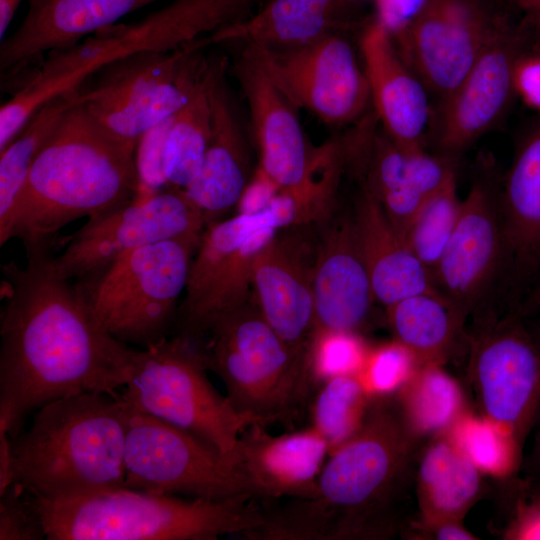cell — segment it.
Listing matches in <instances>:
<instances>
[{
    "instance_id": "49",
    "label": "cell",
    "mask_w": 540,
    "mask_h": 540,
    "mask_svg": "<svg viewBox=\"0 0 540 540\" xmlns=\"http://www.w3.org/2000/svg\"><path fill=\"white\" fill-rule=\"evenodd\" d=\"M529 305L533 308L540 309V276L536 285L534 286L533 291L531 292Z\"/></svg>"
},
{
    "instance_id": "20",
    "label": "cell",
    "mask_w": 540,
    "mask_h": 540,
    "mask_svg": "<svg viewBox=\"0 0 540 540\" xmlns=\"http://www.w3.org/2000/svg\"><path fill=\"white\" fill-rule=\"evenodd\" d=\"M266 428L249 426L230 453L247 492L261 505L311 496L329 456L326 440L311 425L280 435Z\"/></svg>"
},
{
    "instance_id": "11",
    "label": "cell",
    "mask_w": 540,
    "mask_h": 540,
    "mask_svg": "<svg viewBox=\"0 0 540 540\" xmlns=\"http://www.w3.org/2000/svg\"><path fill=\"white\" fill-rule=\"evenodd\" d=\"M294 222L290 202L276 193L261 210L206 225L178 307L174 335L199 343L220 317L245 304L256 253L277 230Z\"/></svg>"
},
{
    "instance_id": "8",
    "label": "cell",
    "mask_w": 540,
    "mask_h": 540,
    "mask_svg": "<svg viewBox=\"0 0 540 540\" xmlns=\"http://www.w3.org/2000/svg\"><path fill=\"white\" fill-rule=\"evenodd\" d=\"M234 69L258 150L256 173L291 202L298 222L318 216L332 201L345 165L342 140L310 148L294 106L244 50Z\"/></svg>"
},
{
    "instance_id": "25",
    "label": "cell",
    "mask_w": 540,
    "mask_h": 540,
    "mask_svg": "<svg viewBox=\"0 0 540 540\" xmlns=\"http://www.w3.org/2000/svg\"><path fill=\"white\" fill-rule=\"evenodd\" d=\"M312 290L316 333H356L365 323L375 297L353 215L337 218L325 234L313 263Z\"/></svg>"
},
{
    "instance_id": "22",
    "label": "cell",
    "mask_w": 540,
    "mask_h": 540,
    "mask_svg": "<svg viewBox=\"0 0 540 540\" xmlns=\"http://www.w3.org/2000/svg\"><path fill=\"white\" fill-rule=\"evenodd\" d=\"M312 271L298 242L277 233L259 249L252 265L256 306L309 370L316 334Z\"/></svg>"
},
{
    "instance_id": "12",
    "label": "cell",
    "mask_w": 540,
    "mask_h": 540,
    "mask_svg": "<svg viewBox=\"0 0 540 540\" xmlns=\"http://www.w3.org/2000/svg\"><path fill=\"white\" fill-rule=\"evenodd\" d=\"M519 16L514 0H425L390 34L440 108L491 40Z\"/></svg>"
},
{
    "instance_id": "45",
    "label": "cell",
    "mask_w": 540,
    "mask_h": 540,
    "mask_svg": "<svg viewBox=\"0 0 540 540\" xmlns=\"http://www.w3.org/2000/svg\"><path fill=\"white\" fill-rule=\"evenodd\" d=\"M425 0H375L376 17L390 33L405 25Z\"/></svg>"
},
{
    "instance_id": "7",
    "label": "cell",
    "mask_w": 540,
    "mask_h": 540,
    "mask_svg": "<svg viewBox=\"0 0 540 540\" xmlns=\"http://www.w3.org/2000/svg\"><path fill=\"white\" fill-rule=\"evenodd\" d=\"M200 238L143 246L73 284L106 332L125 344L147 348L174 330L178 299Z\"/></svg>"
},
{
    "instance_id": "15",
    "label": "cell",
    "mask_w": 540,
    "mask_h": 540,
    "mask_svg": "<svg viewBox=\"0 0 540 540\" xmlns=\"http://www.w3.org/2000/svg\"><path fill=\"white\" fill-rule=\"evenodd\" d=\"M330 35L292 49H243L294 106L329 125L358 122L371 103L362 62L348 39Z\"/></svg>"
},
{
    "instance_id": "32",
    "label": "cell",
    "mask_w": 540,
    "mask_h": 540,
    "mask_svg": "<svg viewBox=\"0 0 540 540\" xmlns=\"http://www.w3.org/2000/svg\"><path fill=\"white\" fill-rule=\"evenodd\" d=\"M397 394V408L414 438L448 432L467 411L460 385L442 363L420 365Z\"/></svg>"
},
{
    "instance_id": "50",
    "label": "cell",
    "mask_w": 540,
    "mask_h": 540,
    "mask_svg": "<svg viewBox=\"0 0 540 540\" xmlns=\"http://www.w3.org/2000/svg\"><path fill=\"white\" fill-rule=\"evenodd\" d=\"M538 421H539V429H538V433H537L535 453H536L537 460H538V462L540 464V416H539Z\"/></svg>"
},
{
    "instance_id": "16",
    "label": "cell",
    "mask_w": 540,
    "mask_h": 540,
    "mask_svg": "<svg viewBox=\"0 0 540 540\" xmlns=\"http://www.w3.org/2000/svg\"><path fill=\"white\" fill-rule=\"evenodd\" d=\"M471 369L483 415L523 448L540 416V341L509 318L479 337Z\"/></svg>"
},
{
    "instance_id": "37",
    "label": "cell",
    "mask_w": 540,
    "mask_h": 540,
    "mask_svg": "<svg viewBox=\"0 0 540 540\" xmlns=\"http://www.w3.org/2000/svg\"><path fill=\"white\" fill-rule=\"evenodd\" d=\"M461 206L455 177L425 202L403 235L408 248L432 276L454 230Z\"/></svg>"
},
{
    "instance_id": "14",
    "label": "cell",
    "mask_w": 540,
    "mask_h": 540,
    "mask_svg": "<svg viewBox=\"0 0 540 540\" xmlns=\"http://www.w3.org/2000/svg\"><path fill=\"white\" fill-rule=\"evenodd\" d=\"M206 227L202 210L184 189L167 187L140 193L115 210L89 218L65 237L64 251L53 257L57 273L67 280L84 279L125 254L164 240L200 238Z\"/></svg>"
},
{
    "instance_id": "48",
    "label": "cell",
    "mask_w": 540,
    "mask_h": 540,
    "mask_svg": "<svg viewBox=\"0 0 540 540\" xmlns=\"http://www.w3.org/2000/svg\"><path fill=\"white\" fill-rule=\"evenodd\" d=\"M22 0H0V39L5 38L11 20Z\"/></svg>"
},
{
    "instance_id": "47",
    "label": "cell",
    "mask_w": 540,
    "mask_h": 540,
    "mask_svg": "<svg viewBox=\"0 0 540 540\" xmlns=\"http://www.w3.org/2000/svg\"><path fill=\"white\" fill-rule=\"evenodd\" d=\"M522 21L540 40V0H515Z\"/></svg>"
},
{
    "instance_id": "28",
    "label": "cell",
    "mask_w": 540,
    "mask_h": 540,
    "mask_svg": "<svg viewBox=\"0 0 540 540\" xmlns=\"http://www.w3.org/2000/svg\"><path fill=\"white\" fill-rule=\"evenodd\" d=\"M353 217L376 301L387 307L414 294L441 293L364 186Z\"/></svg>"
},
{
    "instance_id": "4",
    "label": "cell",
    "mask_w": 540,
    "mask_h": 540,
    "mask_svg": "<svg viewBox=\"0 0 540 540\" xmlns=\"http://www.w3.org/2000/svg\"><path fill=\"white\" fill-rule=\"evenodd\" d=\"M127 421L121 394L86 392L45 404L11 438L15 483L47 500L125 487Z\"/></svg>"
},
{
    "instance_id": "43",
    "label": "cell",
    "mask_w": 540,
    "mask_h": 540,
    "mask_svg": "<svg viewBox=\"0 0 540 540\" xmlns=\"http://www.w3.org/2000/svg\"><path fill=\"white\" fill-rule=\"evenodd\" d=\"M501 536L506 540H540V488L518 494Z\"/></svg>"
},
{
    "instance_id": "5",
    "label": "cell",
    "mask_w": 540,
    "mask_h": 540,
    "mask_svg": "<svg viewBox=\"0 0 540 540\" xmlns=\"http://www.w3.org/2000/svg\"><path fill=\"white\" fill-rule=\"evenodd\" d=\"M27 494L48 540H215L265 524L249 495L212 501L126 487L61 500Z\"/></svg>"
},
{
    "instance_id": "24",
    "label": "cell",
    "mask_w": 540,
    "mask_h": 540,
    "mask_svg": "<svg viewBox=\"0 0 540 540\" xmlns=\"http://www.w3.org/2000/svg\"><path fill=\"white\" fill-rule=\"evenodd\" d=\"M368 1L259 0L243 20L210 35V43L298 48L362 29L376 16L366 13Z\"/></svg>"
},
{
    "instance_id": "51",
    "label": "cell",
    "mask_w": 540,
    "mask_h": 540,
    "mask_svg": "<svg viewBox=\"0 0 540 540\" xmlns=\"http://www.w3.org/2000/svg\"><path fill=\"white\" fill-rule=\"evenodd\" d=\"M538 338V340L540 341V326H539V329H538V334L536 336Z\"/></svg>"
},
{
    "instance_id": "19",
    "label": "cell",
    "mask_w": 540,
    "mask_h": 540,
    "mask_svg": "<svg viewBox=\"0 0 540 540\" xmlns=\"http://www.w3.org/2000/svg\"><path fill=\"white\" fill-rule=\"evenodd\" d=\"M505 255L499 187L478 178L462 200L451 237L433 271L438 290L465 314L485 294Z\"/></svg>"
},
{
    "instance_id": "29",
    "label": "cell",
    "mask_w": 540,
    "mask_h": 540,
    "mask_svg": "<svg viewBox=\"0 0 540 540\" xmlns=\"http://www.w3.org/2000/svg\"><path fill=\"white\" fill-rule=\"evenodd\" d=\"M259 0H173L129 25H117L126 52L172 51L248 16Z\"/></svg>"
},
{
    "instance_id": "33",
    "label": "cell",
    "mask_w": 540,
    "mask_h": 540,
    "mask_svg": "<svg viewBox=\"0 0 540 540\" xmlns=\"http://www.w3.org/2000/svg\"><path fill=\"white\" fill-rule=\"evenodd\" d=\"M79 86L45 102L0 152V234L8 226L15 202L37 155L65 112L77 103Z\"/></svg>"
},
{
    "instance_id": "31",
    "label": "cell",
    "mask_w": 540,
    "mask_h": 540,
    "mask_svg": "<svg viewBox=\"0 0 540 540\" xmlns=\"http://www.w3.org/2000/svg\"><path fill=\"white\" fill-rule=\"evenodd\" d=\"M386 308L394 340L410 350L419 365L443 362L465 316L441 293L414 294Z\"/></svg>"
},
{
    "instance_id": "13",
    "label": "cell",
    "mask_w": 540,
    "mask_h": 540,
    "mask_svg": "<svg viewBox=\"0 0 540 540\" xmlns=\"http://www.w3.org/2000/svg\"><path fill=\"white\" fill-rule=\"evenodd\" d=\"M124 467L133 490L212 501L249 495L230 454L129 404Z\"/></svg>"
},
{
    "instance_id": "35",
    "label": "cell",
    "mask_w": 540,
    "mask_h": 540,
    "mask_svg": "<svg viewBox=\"0 0 540 540\" xmlns=\"http://www.w3.org/2000/svg\"><path fill=\"white\" fill-rule=\"evenodd\" d=\"M371 401L358 375L335 376L320 384L311 405V426L326 440L329 454L360 430Z\"/></svg>"
},
{
    "instance_id": "3",
    "label": "cell",
    "mask_w": 540,
    "mask_h": 540,
    "mask_svg": "<svg viewBox=\"0 0 540 540\" xmlns=\"http://www.w3.org/2000/svg\"><path fill=\"white\" fill-rule=\"evenodd\" d=\"M136 147L109 132L77 101L37 155L0 246L17 238L25 251L53 249L67 224L133 201L141 193Z\"/></svg>"
},
{
    "instance_id": "39",
    "label": "cell",
    "mask_w": 540,
    "mask_h": 540,
    "mask_svg": "<svg viewBox=\"0 0 540 540\" xmlns=\"http://www.w3.org/2000/svg\"><path fill=\"white\" fill-rule=\"evenodd\" d=\"M419 366L410 350L394 340L369 351L358 377L372 398L388 397L397 394Z\"/></svg>"
},
{
    "instance_id": "9",
    "label": "cell",
    "mask_w": 540,
    "mask_h": 540,
    "mask_svg": "<svg viewBox=\"0 0 540 540\" xmlns=\"http://www.w3.org/2000/svg\"><path fill=\"white\" fill-rule=\"evenodd\" d=\"M199 345L174 335L137 350L121 397L131 407L230 454L255 418L240 413L209 381Z\"/></svg>"
},
{
    "instance_id": "18",
    "label": "cell",
    "mask_w": 540,
    "mask_h": 540,
    "mask_svg": "<svg viewBox=\"0 0 540 540\" xmlns=\"http://www.w3.org/2000/svg\"><path fill=\"white\" fill-rule=\"evenodd\" d=\"M27 13L1 40L2 90L13 93L45 56L114 25L130 12L160 0H26Z\"/></svg>"
},
{
    "instance_id": "2",
    "label": "cell",
    "mask_w": 540,
    "mask_h": 540,
    "mask_svg": "<svg viewBox=\"0 0 540 540\" xmlns=\"http://www.w3.org/2000/svg\"><path fill=\"white\" fill-rule=\"evenodd\" d=\"M386 398H372L360 430L329 454L312 495L264 505L265 524L247 539H382L393 532L415 438Z\"/></svg>"
},
{
    "instance_id": "34",
    "label": "cell",
    "mask_w": 540,
    "mask_h": 540,
    "mask_svg": "<svg viewBox=\"0 0 540 540\" xmlns=\"http://www.w3.org/2000/svg\"><path fill=\"white\" fill-rule=\"evenodd\" d=\"M211 132L207 59L188 102L173 120L163 151L168 187L185 189L199 174Z\"/></svg>"
},
{
    "instance_id": "1",
    "label": "cell",
    "mask_w": 540,
    "mask_h": 540,
    "mask_svg": "<svg viewBox=\"0 0 540 540\" xmlns=\"http://www.w3.org/2000/svg\"><path fill=\"white\" fill-rule=\"evenodd\" d=\"M2 265L0 428L11 438L45 404L86 392L120 395L137 350L94 319L74 284L53 265V249Z\"/></svg>"
},
{
    "instance_id": "40",
    "label": "cell",
    "mask_w": 540,
    "mask_h": 540,
    "mask_svg": "<svg viewBox=\"0 0 540 540\" xmlns=\"http://www.w3.org/2000/svg\"><path fill=\"white\" fill-rule=\"evenodd\" d=\"M46 539L42 520L18 483L0 493V540Z\"/></svg>"
},
{
    "instance_id": "41",
    "label": "cell",
    "mask_w": 540,
    "mask_h": 540,
    "mask_svg": "<svg viewBox=\"0 0 540 540\" xmlns=\"http://www.w3.org/2000/svg\"><path fill=\"white\" fill-rule=\"evenodd\" d=\"M175 115L150 127L138 140L135 158L141 193L168 187L163 173V151Z\"/></svg>"
},
{
    "instance_id": "30",
    "label": "cell",
    "mask_w": 540,
    "mask_h": 540,
    "mask_svg": "<svg viewBox=\"0 0 540 540\" xmlns=\"http://www.w3.org/2000/svg\"><path fill=\"white\" fill-rule=\"evenodd\" d=\"M482 475L447 433L432 437L417 471L420 516L463 519L480 495Z\"/></svg>"
},
{
    "instance_id": "27",
    "label": "cell",
    "mask_w": 540,
    "mask_h": 540,
    "mask_svg": "<svg viewBox=\"0 0 540 540\" xmlns=\"http://www.w3.org/2000/svg\"><path fill=\"white\" fill-rule=\"evenodd\" d=\"M505 255L517 280L540 268V116L520 136L501 187Z\"/></svg>"
},
{
    "instance_id": "38",
    "label": "cell",
    "mask_w": 540,
    "mask_h": 540,
    "mask_svg": "<svg viewBox=\"0 0 540 540\" xmlns=\"http://www.w3.org/2000/svg\"><path fill=\"white\" fill-rule=\"evenodd\" d=\"M370 349L353 332H317L311 352L313 384L340 375H359Z\"/></svg>"
},
{
    "instance_id": "36",
    "label": "cell",
    "mask_w": 540,
    "mask_h": 540,
    "mask_svg": "<svg viewBox=\"0 0 540 540\" xmlns=\"http://www.w3.org/2000/svg\"><path fill=\"white\" fill-rule=\"evenodd\" d=\"M446 433L483 475L507 478L520 464L522 448L506 429L485 415L467 410Z\"/></svg>"
},
{
    "instance_id": "10",
    "label": "cell",
    "mask_w": 540,
    "mask_h": 540,
    "mask_svg": "<svg viewBox=\"0 0 540 540\" xmlns=\"http://www.w3.org/2000/svg\"><path fill=\"white\" fill-rule=\"evenodd\" d=\"M207 45L204 37L172 51L141 49L109 60L80 84L78 102L113 135L137 144L188 102Z\"/></svg>"
},
{
    "instance_id": "6",
    "label": "cell",
    "mask_w": 540,
    "mask_h": 540,
    "mask_svg": "<svg viewBox=\"0 0 540 540\" xmlns=\"http://www.w3.org/2000/svg\"><path fill=\"white\" fill-rule=\"evenodd\" d=\"M207 370L216 373L240 412L269 426L291 424L309 396V368L247 301L220 317L198 343Z\"/></svg>"
},
{
    "instance_id": "21",
    "label": "cell",
    "mask_w": 540,
    "mask_h": 540,
    "mask_svg": "<svg viewBox=\"0 0 540 540\" xmlns=\"http://www.w3.org/2000/svg\"><path fill=\"white\" fill-rule=\"evenodd\" d=\"M225 58L207 59L211 132L198 176L184 189L206 225L238 206L253 176L249 148L225 79Z\"/></svg>"
},
{
    "instance_id": "17",
    "label": "cell",
    "mask_w": 540,
    "mask_h": 540,
    "mask_svg": "<svg viewBox=\"0 0 540 540\" xmlns=\"http://www.w3.org/2000/svg\"><path fill=\"white\" fill-rule=\"evenodd\" d=\"M532 38L519 16L487 45L439 108L436 136L441 154L455 156L502 120L515 99V60Z\"/></svg>"
},
{
    "instance_id": "23",
    "label": "cell",
    "mask_w": 540,
    "mask_h": 540,
    "mask_svg": "<svg viewBox=\"0 0 540 540\" xmlns=\"http://www.w3.org/2000/svg\"><path fill=\"white\" fill-rule=\"evenodd\" d=\"M358 49L381 128L402 147L424 148L433 118L430 94L376 16L360 30Z\"/></svg>"
},
{
    "instance_id": "26",
    "label": "cell",
    "mask_w": 540,
    "mask_h": 540,
    "mask_svg": "<svg viewBox=\"0 0 540 540\" xmlns=\"http://www.w3.org/2000/svg\"><path fill=\"white\" fill-rule=\"evenodd\" d=\"M126 53L116 25L83 42L49 52L0 109V152L48 100L79 86L105 62Z\"/></svg>"
},
{
    "instance_id": "42",
    "label": "cell",
    "mask_w": 540,
    "mask_h": 540,
    "mask_svg": "<svg viewBox=\"0 0 540 540\" xmlns=\"http://www.w3.org/2000/svg\"><path fill=\"white\" fill-rule=\"evenodd\" d=\"M530 43L519 53L513 67L515 98L540 116V46Z\"/></svg>"
},
{
    "instance_id": "46",
    "label": "cell",
    "mask_w": 540,
    "mask_h": 540,
    "mask_svg": "<svg viewBox=\"0 0 540 540\" xmlns=\"http://www.w3.org/2000/svg\"><path fill=\"white\" fill-rule=\"evenodd\" d=\"M16 482L15 459L9 433L0 428V493Z\"/></svg>"
},
{
    "instance_id": "44",
    "label": "cell",
    "mask_w": 540,
    "mask_h": 540,
    "mask_svg": "<svg viewBox=\"0 0 540 540\" xmlns=\"http://www.w3.org/2000/svg\"><path fill=\"white\" fill-rule=\"evenodd\" d=\"M412 535L435 540H474L477 537L456 518L421 517L411 524Z\"/></svg>"
}]
</instances>
